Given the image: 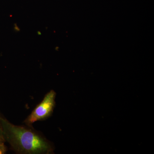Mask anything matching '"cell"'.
Returning a JSON list of instances; mask_svg holds the SVG:
<instances>
[{
    "label": "cell",
    "instance_id": "obj_1",
    "mask_svg": "<svg viewBox=\"0 0 154 154\" xmlns=\"http://www.w3.org/2000/svg\"><path fill=\"white\" fill-rule=\"evenodd\" d=\"M0 126L5 142L19 154H53L52 143L33 126L15 125L0 113Z\"/></svg>",
    "mask_w": 154,
    "mask_h": 154
},
{
    "label": "cell",
    "instance_id": "obj_2",
    "mask_svg": "<svg viewBox=\"0 0 154 154\" xmlns=\"http://www.w3.org/2000/svg\"><path fill=\"white\" fill-rule=\"evenodd\" d=\"M56 96V94L53 90L49 91L45 94L43 100L24 120L25 125L32 127L34 122L43 121L49 117L55 107Z\"/></svg>",
    "mask_w": 154,
    "mask_h": 154
},
{
    "label": "cell",
    "instance_id": "obj_3",
    "mask_svg": "<svg viewBox=\"0 0 154 154\" xmlns=\"http://www.w3.org/2000/svg\"><path fill=\"white\" fill-rule=\"evenodd\" d=\"M0 141L3 142L5 143V138L4 137V136H3L2 131V128L0 126Z\"/></svg>",
    "mask_w": 154,
    "mask_h": 154
},
{
    "label": "cell",
    "instance_id": "obj_4",
    "mask_svg": "<svg viewBox=\"0 0 154 154\" xmlns=\"http://www.w3.org/2000/svg\"><path fill=\"white\" fill-rule=\"evenodd\" d=\"M5 143V142H3L2 141H0V145H1V144H2Z\"/></svg>",
    "mask_w": 154,
    "mask_h": 154
}]
</instances>
